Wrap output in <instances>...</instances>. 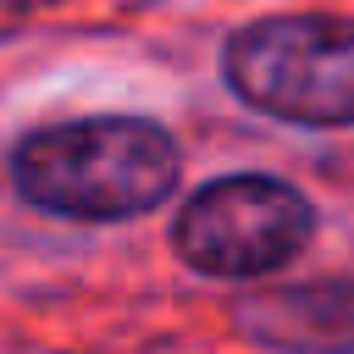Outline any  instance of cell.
<instances>
[{"instance_id":"cell-1","label":"cell","mask_w":354,"mask_h":354,"mask_svg":"<svg viewBox=\"0 0 354 354\" xmlns=\"http://www.w3.org/2000/svg\"><path fill=\"white\" fill-rule=\"evenodd\" d=\"M11 171L22 199L39 210L72 221H122L155 210L177 188V144L138 116H88L22 138Z\"/></svg>"},{"instance_id":"cell-2","label":"cell","mask_w":354,"mask_h":354,"mask_svg":"<svg viewBox=\"0 0 354 354\" xmlns=\"http://www.w3.org/2000/svg\"><path fill=\"white\" fill-rule=\"evenodd\" d=\"M227 83L266 116L304 127L354 122V22L266 17L227 39Z\"/></svg>"},{"instance_id":"cell-3","label":"cell","mask_w":354,"mask_h":354,"mask_svg":"<svg viewBox=\"0 0 354 354\" xmlns=\"http://www.w3.org/2000/svg\"><path fill=\"white\" fill-rule=\"evenodd\" d=\"M310 205L277 177H221L177 216V254L210 277H266L310 243Z\"/></svg>"},{"instance_id":"cell-4","label":"cell","mask_w":354,"mask_h":354,"mask_svg":"<svg viewBox=\"0 0 354 354\" xmlns=\"http://www.w3.org/2000/svg\"><path fill=\"white\" fill-rule=\"evenodd\" d=\"M238 326L277 354H354V282L254 293L238 304Z\"/></svg>"},{"instance_id":"cell-5","label":"cell","mask_w":354,"mask_h":354,"mask_svg":"<svg viewBox=\"0 0 354 354\" xmlns=\"http://www.w3.org/2000/svg\"><path fill=\"white\" fill-rule=\"evenodd\" d=\"M22 6H50V0H22Z\"/></svg>"}]
</instances>
